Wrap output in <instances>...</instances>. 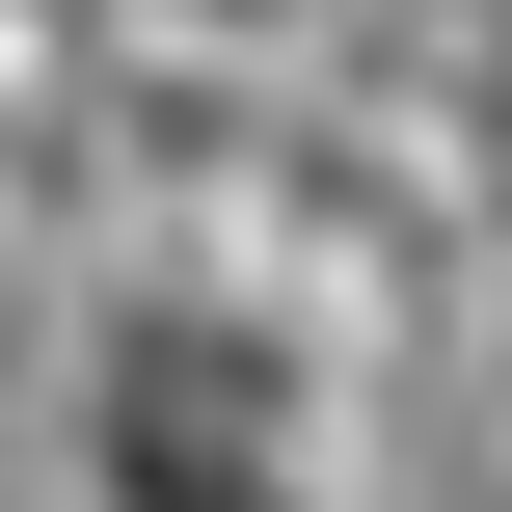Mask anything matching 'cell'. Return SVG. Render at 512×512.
<instances>
[{"mask_svg":"<svg viewBox=\"0 0 512 512\" xmlns=\"http://www.w3.org/2000/svg\"><path fill=\"white\" fill-rule=\"evenodd\" d=\"M0 27L135 81V108H243L297 162L512 189V0H0Z\"/></svg>","mask_w":512,"mask_h":512,"instance_id":"1","label":"cell"}]
</instances>
